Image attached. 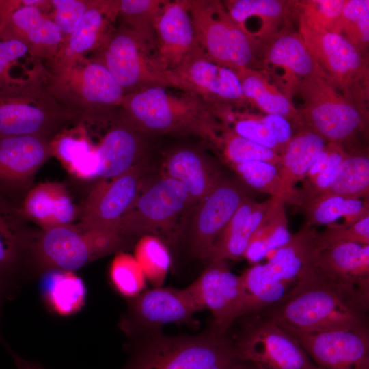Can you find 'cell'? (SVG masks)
<instances>
[{"label":"cell","instance_id":"cell-1","mask_svg":"<svg viewBox=\"0 0 369 369\" xmlns=\"http://www.w3.org/2000/svg\"><path fill=\"white\" fill-rule=\"evenodd\" d=\"M368 301L356 287L311 268L268 316L288 332L353 330L368 327Z\"/></svg>","mask_w":369,"mask_h":369},{"label":"cell","instance_id":"cell-2","mask_svg":"<svg viewBox=\"0 0 369 369\" xmlns=\"http://www.w3.org/2000/svg\"><path fill=\"white\" fill-rule=\"evenodd\" d=\"M36 73L48 92L75 113L81 124L97 128L116 119L124 93L111 72L100 63L83 57L55 72L36 62Z\"/></svg>","mask_w":369,"mask_h":369},{"label":"cell","instance_id":"cell-3","mask_svg":"<svg viewBox=\"0 0 369 369\" xmlns=\"http://www.w3.org/2000/svg\"><path fill=\"white\" fill-rule=\"evenodd\" d=\"M152 86L128 94L117 119L141 134H193L217 144L220 128L212 109L197 97Z\"/></svg>","mask_w":369,"mask_h":369},{"label":"cell","instance_id":"cell-4","mask_svg":"<svg viewBox=\"0 0 369 369\" xmlns=\"http://www.w3.org/2000/svg\"><path fill=\"white\" fill-rule=\"evenodd\" d=\"M240 361L234 340L212 329L195 336H154L133 351L123 369H234Z\"/></svg>","mask_w":369,"mask_h":369},{"label":"cell","instance_id":"cell-5","mask_svg":"<svg viewBox=\"0 0 369 369\" xmlns=\"http://www.w3.org/2000/svg\"><path fill=\"white\" fill-rule=\"evenodd\" d=\"M88 58L111 72L124 95L152 86L178 90L173 74L159 59L154 29L136 30L118 24L106 42Z\"/></svg>","mask_w":369,"mask_h":369},{"label":"cell","instance_id":"cell-6","mask_svg":"<svg viewBox=\"0 0 369 369\" xmlns=\"http://www.w3.org/2000/svg\"><path fill=\"white\" fill-rule=\"evenodd\" d=\"M127 240L115 231L85 230L74 224L42 230L31 238L27 266L39 271H74L122 249Z\"/></svg>","mask_w":369,"mask_h":369},{"label":"cell","instance_id":"cell-7","mask_svg":"<svg viewBox=\"0 0 369 369\" xmlns=\"http://www.w3.org/2000/svg\"><path fill=\"white\" fill-rule=\"evenodd\" d=\"M78 124L79 117L48 92L34 68L18 89L0 97V136H37L51 141Z\"/></svg>","mask_w":369,"mask_h":369},{"label":"cell","instance_id":"cell-8","mask_svg":"<svg viewBox=\"0 0 369 369\" xmlns=\"http://www.w3.org/2000/svg\"><path fill=\"white\" fill-rule=\"evenodd\" d=\"M189 10L200 45L210 59L235 71L251 69L254 38L232 19L223 2L189 0Z\"/></svg>","mask_w":369,"mask_h":369},{"label":"cell","instance_id":"cell-9","mask_svg":"<svg viewBox=\"0 0 369 369\" xmlns=\"http://www.w3.org/2000/svg\"><path fill=\"white\" fill-rule=\"evenodd\" d=\"M191 205L187 190L178 180L162 174L148 182L121 217L118 232L126 238L169 231Z\"/></svg>","mask_w":369,"mask_h":369},{"label":"cell","instance_id":"cell-10","mask_svg":"<svg viewBox=\"0 0 369 369\" xmlns=\"http://www.w3.org/2000/svg\"><path fill=\"white\" fill-rule=\"evenodd\" d=\"M300 92L308 128L327 143L343 146L363 128L364 118L359 109L340 94L329 79L320 76L304 78Z\"/></svg>","mask_w":369,"mask_h":369},{"label":"cell","instance_id":"cell-11","mask_svg":"<svg viewBox=\"0 0 369 369\" xmlns=\"http://www.w3.org/2000/svg\"><path fill=\"white\" fill-rule=\"evenodd\" d=\"M253 316L234 340L241 361L262 369H319L298 341L268 315Z\"/></svg>","mask_w":369,"mask_h":369},{"label":"cell","instance_id":"cell-12","mask_svg":"<svg viewBox=\"0 0 369 369\" xmlns=\"http://www.w3.org/2000/svg\"><path fill=\"white\" fill-rule=\"evenodd\" d=\"M146 174L143 161L109 180H100L78 210L77 225L85 230L118 232V223L141 191Z\"/></svg>","mask_w":369,"mask_h":369},{"label":"cell","instance_id":"cell-13","mask_svg":"<svg viewBox=\"0 0 369 369\" xmlns=\"http://www.w3.org/2000/svg\"><path fill=\"white\" fill-rule=\"evenodd\" d=\"M172 73L178 90L197 97L216 116L230 109L228 105L245 100L236 71L215 62L204 51L187 59Z\"/></svg>","mask_w":369,"mask_h":369},{"label":"cell","instance_id":"cell-14","mask_svg":"<svg viewBox=\"0 0 369 369\" xmlns=\"http://www.w3.org/2000/svg\"><path fill=\"white\" fill-rule=\"evenodd\" d=\"M51 141L37 136H0V194L18 208L52 156Z\"/></svg>","mask_w":369,"mask_h":369},{"label":"cell","instance_id":"cell-15","mask_svg":"<svg viewBox=\"0 0 369 369\" xmlns=\"http://www.w3.org/2000/svg\"><path fill=\"white\" fill-rule=\"evenodd\" d=\"M247 197L240 184L222 178L195 205L189 234L192 256L208 260L217 238Z\"/></svg>","mask_w":369,"mask_h":369},{"label":"cell","instance_id":"cell-16","mask_svg":"<svg viewBox=\"0 0 369 369\" xmlns=\"http://www.w3.org/2000/svg\"><path fill=\"white\" fill-rule=\"evenodd\" d=\"M187 288L199 311L207 309L213 314V330L225 333L238 318L242 281L240 275L230 270L226 260H210L200 276Z\"/></svg>","mask_w":369,"mask_h":369},{"label":"cell","instance_id":"cell-17","mask_svg":"<svg viewBox=\"0 0 369 369\" xmlns=\"http://www.w3.org/2000/svg\"><path fill=\"white\" fill-rule=\"evenodd\" d=\"M288 333L298 341L319 369H369L368 327Z\"/></svg>","mask_w":369,"mask_h":369},{"label":"cell","instance_id":"cell-18","mask_svg":"<svg viewBox=\"0 0 369 369\" xmlns=\"http://www.w3.org/2000/svg\"><path fill=\"white\" fill-rule=\"evenodd\" d=\"M119 8L120 0H90L78 26L46 68L58 71L100 48L117 27Z\"/></svg>","mask_w":369,"mask_h":369},{"label":"cell","instance_id":"cell-19","mask_svg":"<svg viewBox=\"0 0 369 369\" xmlns=\"http://www.w3.org/2000/svg\"><path fill=\"white\" fill-rule=\"evenodd\" d=\"M159 59L172 72L203 51L189 10V0H165L153 25Z\"/></svg>","mask_w":369,"mask_h":369},{"label":"cell","instance_id":"cell-20","mask_svg":"<svg viewBox=\"0 0 369 369\" xmlns=\"http://www.w3.org/2000/svg\"><path fill=\"white\" fill-rule=\"evenodd\" d=\"M199 311L187 288L158 287L144 290L132 298L122 327L128 333L135 329L154 328L168 323L189 322Z\"/></svg>","mask_w":369,"mask_h":369},{"label":"cell","instance_id":"cell-21","mask_svg":"<svg viewBox=\"0 0 369 369\" xmlns=\"http://www.w3.org/2000/svg\"><path fill=\"white\" fill-rule=\"evenodd\" d=\"M299 34L331 82L346 87L365 74L363 55L341 34L311 27L301 20Z\"/></svg>","mask_w":369,"mask_h":369},{"label":"cell","instance_id":"cell-22","mask_svg":"<svg viewBox=\"0 0 369 369\" xmlns=\"http://www.w3.org/2000/svg\"><path fill=\"white\" fill-rule=\"evenodd\" d=\"M0 39L25 44L36 62H50L63 44L62 33L37 5H23L8 15L0 23Z\"/></svg>","mask_w":369,"mask_h":369},{"label":"cell","instance_id":"cell-23","mask_svg":"<svg viewBox=\"0 0 369 369\" xmlns=\"http://www.w3.org/2000/svg\"><path fill=\"white\" fill-rule=\"evenodd\" d=\"M19 209L0 194V299L27 266L29 244L34 232Z\"/></svg>","mask_w":369,"mask_h":369},{"label":"cell","instance_id":"cell-24","mask_svg":"<svg viewBox=\"0 0 369 369\" xmlns=\"http://www.w3.org/2000/svg\"><path fill=\"white\" fill-rule=\"evenodd\" d=\"M311 268L324 277L356 287L369 298V245L340 243L313 250Z\"/></svg>","mask_w":369,"mask_h":369},{"label":"cell","instance_id":"cell-25","mask_svg":"<svg viewBox=\"0 0 369 369\" xmlns=\"http://www.w3.org/2000/svg\"><path fill=\"white\" fill-rule=\"evenodd\" d=\"M141 135L116 118L96 146V178H112L143 161L144 145Z\"/></svg>","mask_w":369,"mask_h":369},{"label":"cell","instance_id":"cell-26","mask_svg":"<svg viewBox=\"0 0 369 369\" xmlns=\"http://www.w3.org/2000/svg\"><path fill=\"white\" fill-rule=\"evenodd\" d=\"M18 209L27 220L35 222L42 230L70 225L78 215L66 188L56 182L32 187Z\"/></svg>","mask_w":369,"mask_h":369},{"label":"cell","instance_id":"cell-27","mask_svg":"<svg viewBox=\"0 0 369 369\" xmlns=\"http://www.w3.org/2000/svg\"><path fill=\"white\" fill-rule=\"evenodd\" d=\"M164 175L186 187L191 205L197 204L223 178L218 168L200 151L180 148L172 152L163 164Z\"/></svg>","mask_w":369,"mask_h":369},{"label":"cell","instance_id":"cell-28","mask_svg":"<svg viewBox=\"0 0 369 369\" xmlns=\"http://www.w3.org/2000/svg\"><path fill=\"white\" fill-rule=\"evenodd\" d=\"M273 200L257 202L247 197L217 238L208 260H236L243 255Z\"/></svg>","mask_w":369,"mask_h":369},{"label":"cell","instance_id":"cell-29","mask_svg":"<svg viewBox=\"0 0 369 369\" xmlns=\"http://www.w3.org/2000/svg\"><path fill=\"white\" fill-rule=\"evenodd\" d=\"M326 145L323 138L309 128L292 135L280 155L279 167L287 202H291L296 184L304 180Z\"/></svg>","mask_w":369,"mask_h":369},{"label":"cell","instance_id":"cell-30","mask_svg":"<svg viewBox=\"0 0 369 369\" xmlns=\"http://www.w3.org/2000/svg\"><path fill=\"white\" fill-rule=\"evenodd\" d=\"M85 126L78 124L68 128L51 141L52 156L70 174L84 180L96 178L98 170L96 146L90 141Z\"/></svg>","mask_w":369,"mask_h":369},{"label":"cell","instance_id":"cell-31","mask_svg":"<svg viewBox=\"0 0 369 369\" xmlns=\"http://www.w3.org/2000/svg\"><path fill=\"white\" fill-rule=\"evenodd\" d=\"M317 232L304 224L290 240L275 250L266 263L280 280L295 285L311 269L312 256Z\"/></svg>","mask_w":369,"mask_h":369},{"label":"cell","instance_id":"cell-32","mask_svg":"<svg viewBox=\"0 0 369 369\" xmlns=\"http://www.w3.org/2000/svg\"><path fill=\"white\" fill-rule=\"evenodd\" d=\"M241 276L243 297L238 318L253 315L282 301L290 292V284L278 279L266 264H255Z\"/></svg>","mask_w":369,"mask_h":369},{"label":"cell","instance_id":"cell-33","mask_svg":"<svg viewBox=\"0 0 369 369\" xmlns=\"http://www.w3.org/2000/svg\"><path fill=\"white\" fill-rule=\"evenodd\" d=\"M284 201L273 197L264 219L252 235L243 255L251 263H256L269 253L275 251L290 238Z\"/></svg>","mask_w":369,"mask_h":369},{"label":"cell","instance_id":"cell-34","mask_svg":"<svg viewBox=\"0 0 369 369\" xmlns=\"http://www.w3.org/2000/svg\"><path fill=\"white\" fill-rule=\"evenodd\" d=\"M266 57L269 63L287 68L303 79L320 76L329 79L300 34L283 33L275 37L266 49Z\"/></svg>","mask_w":369,"mask_h":369},{"label":"cell","instance_id":"cell-35","mask_svg":"<svg viewBox=\"0 0 369 369\" xmlns=\"http://www.w3.org/2000/svg\"><path fill=\"white\" fill-rule=\"evenodd\" d=\"M302 207L310 226L330 225L340 217L351 226L369 215L368 200L336 195L321 193Z\"/></svg>","mask_w":369,"mask_h":369},{"label":"cell","instance_id":"cell-36","mask_svg":"<svg viewBox=\"0 0 369 369\" xmlns=\"http://www.w3.org/2000/svg\"><path fill=\"white\" fill-rule=\"evenodd\" d=\"M42 288L46 304L60 316L72 315L85 305V285L74 271H48Z\"/></svg>","mask_w":369,"mask_h":369},{"label":"cell","instance_id":"cell-37","mask_svg":"<svg viewBox=\"0 0 369 369\" xmlns=\"http://www.w3.org/2000/svg\"><path fill=\"white\" fill-rule=\"evenodd\" d=\"M245 100L254 103L266 114H277L287 120L296 115L291 102L259 72L251 68L236 70Z\"/></svg>","mask_w":369,"mask_h":369},{"label":"cell","instance_id":"cell-38","mask_svg":"<svg viewBox=\"0 0 369 369\" xmlns=\"http://www.w3.org/2000/svg\"><path fill=\"white\" fill-rule=\"evenodd\" d=\"M347 154L343 146L327 143L308 171L302 188L295 191L290 203L302 206L323 193L329 186L339 165Z\"/></svg>","mask_w":369,"mask_h":369},{"label":"cell","instance_id":"cell-39","mask_svg":"<svg viewBox=\"0 0 369 369\" xmlns=\"http://www.w3.org/2000/svg\"><path fill=\"white\" fill-rule=\"evenodd\" d=\"M322 193L368 200V154L363 152L348 153Z\"/></svg>","mask_w":369,"mask_h":369},{"label":"cell","instance_id":"cell-40","mask_svg":"<svg viewBox=\"0 0 369 369\" xmlns=\"http://www.w3.org/2000/svg\"><path fill=\"white\" fill-rule=\"evenodd\" d=\"M134 258L146 279L154 288L161 287L171 264L169 249L163 240L154 235L141 236L135 247Z\"/></svg>","mask_w":369,"mask_h":369},{"label":"cell","instance_id":"cell-41","mask_svg":"<svg viewBox=\"0 0 369 369\" xmlns=\"http://www.w3.org/2000/svg\"><path fill=\"white\" fill-rule=\"evenodd\" d=\"M223 3L238 26L251 18H260L263 34L271 32L276 27L285 12L284 3L277 0H228Z\"/></svg>","mask_w":369,"mask_h":369},{"label":"cell","instance_id":"cell-42","mask_svg":"<svg viewBox=\"0 0 369 369\" xmlns=\"http://www.w3.org/2000/svg\"><path fill=\"white\" fill-rule=\"evenodd\" d=\"M222 130L217 144L222 147L224 156L230 165L262 161L279 168L280 156L274 150L238 135L226 126L223 125Z\"/></svg>","mask_w":369,"mask_h":369},{"label":"cell","instance_id":"cell-43","mask_svg":"<svg viewBox=\"0 0 369 369\" xmlns=\"http://www.w3.org/2000/svg\"><path fill=\"white\" fill-rule=\"evenodd\" d=\"M230 166L249 187L287 202L288 197L279 168L275 165L262 161H254Z\"/></svg>","mask_w":369,"mask_h":369},{"label":"cell","instance_id":"cell-44","mask_svg":"<svg viewBox=\"0 0 369 369\" xmlns=\"http://www.w3.org/2000/svg\"><path fill=\"white\" fill-rule=\"evenodd\" d=\"M340 34L363 55L369 42L368 0H346L342 11Z\"/></svg>","mask_w":369,"mask_h":369},{"label":"cell","instance_id":"cell-45","mask_svg":"<svg viewBox=\"0 0 369 369\" xmlns=\"http://www.w3.org/2000/svg\"><path fill=\"white\" fill-rule=\"evenodd\" d=\"M111 283L118 292L133 298L144 290L146 278L134 256L119 252L113 258L109 271Z\"/></svg>","mask_w":369,"mask_h":369},{"label":"cell","instance_id":"cell-46","mask_svg":"<svg viewBox=\"0 0 369 369\" xmlns=\"http://www.w3.org/2000/svg\"><path fill=\"white\" fill-rule=\"evenodd\" d=\"M346 0H310L302 3L301 20L307 25L340 34Z\"/></svg>","mask_w":369,"mask_h":369},{"label":"cell","instance_id":"cell-47","mask_svg":"<svg viewBox=\"0 0 369 369\" xmlns=\"http://www.w3.org/2000/svg\"><path fill=\"white\" fill-rule=\"evenodd\" d=\"M223 124H232L230 128L238 135L274 150L280 156L278 144L273 133L260 118L228 111L221 116Z\"/></svg>","mask_w":369,"mask_h":369},{"label":"cell","instance_id":"cell-48","mask_svg":"<svg viewBox=\"0 0 369 369\" xmlns=\"http://www.w3.org/2000/svg\"><path fill=\"white\" fill-rule=\"evenodd\" d=\"M165 0H120L118 24L136 30L153 29Z\"/></svg>","mask_w":369,"mask_h":369},{"label":"cell","instance_id":"cell-49","mask_svg":"<svg viewBox=\"0 0 369 369\" xmlns=\"http://www.w3.org/2000/svg\"><path fill=\"white\" fill-rule=\"evenodd\" d=\"M340 243L369 245V215L356 223L346 226L331 223L322 232L316 234L314 251H318Z\"/></svg>","mask_w":369,"mask_h":369},{"label":"cell","instance_id":"cell-50","mask_svg":"<svg viewBox=\"0 0 369 369\" xmlns=\"http://www.w3.org/2000/svg\"><path fill=\"white\" fill-rule=\"evenodd\" d=\"M27 53L28 48L23 42L0 39V97L13 93L25 83L26 78L13 77L11 69Z\"/></svg>","mask_w":369,"mask_h":369},{"label":"cell","instance_id":"cell-51","mask_svg":"<svg viewBox=\"0 0 369 369\" xmlns=\"http://www.w3.org/2000/svg\"><path fill=\"white\" fill-rule=\"evenodd\" d=\"M90 0H52L53 21L59 29L64 41L78 26L85 13ZM63 41V42H64Z\"/></svg>","mask_w":369,"mask_h":369},{"label":"cell","instance_id":"cell-52","mask_svg":"<svg viewBox=\"0 0 369 369\" xmlns=\"http://www.w3.org/2000/svg\"><path fill=\"white\" fill-rule=\"evenodd\" d=\"M260 118L275 138L281 155L292 137L290 123L284 116L277 114H266Z\"/></svg>","mask_w":369,"mask_h":369},{"label":"cell","instance_id":"cell-53","mask_svg":"<svg viewBox=\"0 0 369 369\" xmlns=\"http://www.w3.org/2000/svg\"><path fill=\"white\" fill-rule=\"evenodd\" d=\"M42 0H0V23L11 12L25 5H41Z\"/></svg>","mask_w":369,"mask_h":369},{"label":"cell","instance_id":"cell-54","mask_svg":"<svg viewBox=\"0 0 369 369\" xmlns=\"http://www.w3.org/2000/svg\"><path fill=\"white\" fill-rule=\"evenodd\" d=\"M13 357L18 369H44L36 363L24 360L15 354H13Z\"/></svg>","mask_w":369,"mask_h":369},{"label":"cell","instance_id":"cell-55","mask_svg":"<svg viewBox=\"0 0 369 369\" xmlns=\"http://www.w3.org/2000/svg\"><path fill=\"white\" fill-rule=\"evenodd\" d=\"M234 369H262L256 365L247 361H240Z\"/></svg>","mask_w":369,"mask_h":369}]
</instances>
